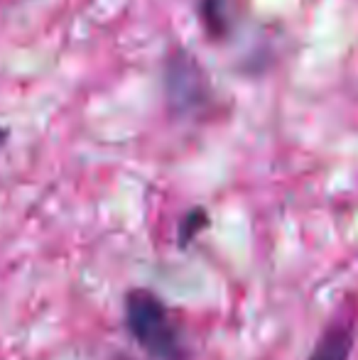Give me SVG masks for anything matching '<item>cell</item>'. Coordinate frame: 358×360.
<instances>
[{"mask_svg":"<svg viewBox=\"0 0 358 360\" xmlns=\"http://www.w3.org/2000/svg\"><path fill=\"white\" fill-rule=\"evenodd\" d=\"M358 333V307L346 302L336 309L317 336L307 360H351Z\"/></svg>","mask_w":358,"mask_h":360,"instance_id":"obj_3","label":"cell"},{"mask_svg":"<svg viewBox=\"0 0 358 360\" xmlns=\"http://www.w3.org/2000/svg\"><path fill=\"white\" fill-rule=\"evenodd\" d=\"M8 138H10V130L0 125V147H3L5 143H8Z\"/></svg>","mask_w":358,"mask_h":360,"instance_id":"obj_7","label":"cell"},{"mask_svg":"<svg viewBox=\"0 0 358 360\" xmlns=\"http://www.w3.org/2000/svg\"><path fill=\"white\" fill-rule=\"evenodd\" d=\"M199 22L209 39L224 42L234 32V0H199Z\"/></svg>","mask_w":358,"mask_h":360,"instance_id":"obj_4","label":"cell"},{"mask_svg":"<svg viewBox=\"0 0 358 360\" xmlns=\"http://www.w3.org/2000/svg\"><path fill=\"white\" fill-rule=\"evenodd\" d=\"M165 98L174 118H194L211 105V84L199 59L184 47L170 49L165 59Z\"/></svg>","mask_w":358,"mask_h":360,"instance_id":"obj_2","label":"cell"},{"mask_svg":"<svg viewBox=\"0 0 358 360\" xmlns=\"http://www.w3.org/2000/svg\"><path fill=\"white\" fill-rule=\"evenodd\" d=\"M106 360H138V358H133L130 353H125V351H113Z\"/></svg>","mask_w":358,"mask_h":360,"instance_id":"obj_6","label":"cell"},{"mask_svg":"<svg viewBox=\"0 0 358 360\" xmlns=\"http://www.w3.org/2000/svg\"><path fill=\"white\" fill-rule=\"evenodd\" d=\"M123 326L150 360H194L189 331L155 289L133 287L125 292Z\"/></svg>","mask_w":358,"mask_h":360,"instance_id":"obj_1","label":"cell"},{"mask_svg":"<svg viewBox=\"0 0 358 360\" xmlns=\"http://www.w3.org/2000/svg\"><path fill=\"white\" fill-rule=\"evenodd\" d=\"M211 228V216L206 206H191L177 223V248L186 250L189 245H194V240L204 231Z\"/></svg>","mask_w":358,"mask_h":360,"instance_id":"obj_5","label":"cell"}]
</instances>
